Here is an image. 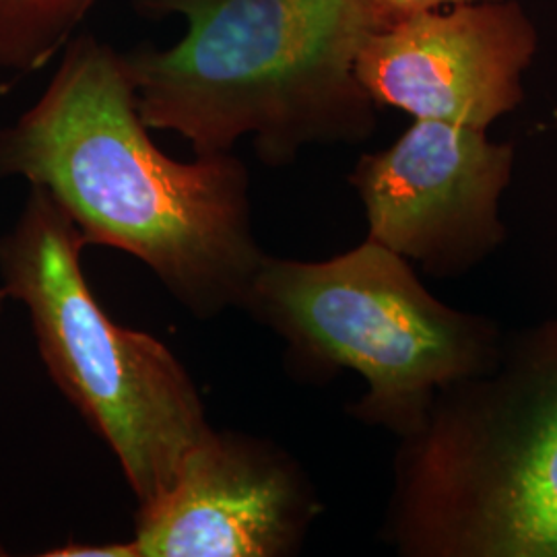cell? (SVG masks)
Returning <instances> with one entry per match:
<instances>
[{"label": "cell", "instance_id": "2", "mask_svg": "<svg viewBox=\"0 0 557 557\" xmlns=\"http://www.w3.org/2000/svg\"><path fill=\"white\" fill-rule=\"evenodd\" d=\"M140 15H178L170 48L124 52L140 119L188 140L195 156L250 139L269 168L310 145L361 143L379 106L356 73L376 32L363 0H135Z\"/></svg>", "mask_w": 557, "mask_h": 557}, {"label": "cell", "instance_id": "4", "mask_svg": "<svg viewBox=\"0 0 557 557\" xmlns=\"http://www.w3.org/2000/svg\"><path fill=\"white\" fill-rule=\"evenodd\" d=\"M242 310L285 341L301 379L359 374L351 418L398 440L418 432L440 391L492 368L506 335L444 304L409 260L368 238L329 260L264 255Z\"/></svg>", "mask_w": 557, "mask_h": 557}, {"label": "cell", "instance_id": "6", "mask_svg": "<svg viewBox=\"0 0 557 557\" xmlns=\"http://www.w3.org/2000/svg\"><path fill=\"white\" fill-rule=\"evenodd\" d=\"M515 172V147L487 131L416 120L391 147L359 158L349 184L368 239L413 260L432 277H458L508 238L499 202Z\"/></svg>", "mask_w": 557, "mask_h": 557}, {"label": "cell", "instance_id": "1", "mask_svg": "<svg viewBox=\"0 0 557 557\" xmlns=\"http://www.w3.org/2000/svg\"><path fill=\"white\" fill-rule=\"evenodd\" d=\"M149 131L122 52L83 34L38 101L0 128V178L46 188L85 246L140 260L197 319L242 310L267 255L246 165L234 153L174 160Z\"/></svg>", "mask_w": 557, "mask_h": 557}, {"label": "cell", "instance_id": "3", "mask_svg": "<svg viewBox=\"0 0 557 557\" xmlns=\"http://www.w3.org/2000/svg\"><path fill=\"white\" fill-rule=\"evenodd\" d=\"M382 539L403 557H557V314L506 333L398 440Z\"/></svg>", "mask_w": 557, "mask_h": 557}, {"label": "cell", "instance_id": "11", "mask_svg": "<svg viewBox=\"0 0 557 557\" xmlns=\"http://www.w3.org/2000/svg\"><path fill=\"white\" fill-rule=\"evenodd\" d=\"M46 557H139L137 545L133 539L128 541H110V543H79L69 541L50 552H44Z\"/></svg>", "mask_w": 557, "mask_h": 557}, {"label": "cell", "instance_id": "10", "mask_svg": "<svg viewBox=\"0 0 557 557\" xmlns=\"http://www.w3.org/2000/svg\"><path fill=\"white\" fill-rule=\"evenodd\" d=\"M363 2L376 25V32H380L421 13L438 11L442 7L473 4V2H485V0H363Z\"/></svg>", "mask_w": 557, "mask_h": 557}, {"label": "cell", "instance_id": "7", "mask_svg": "<svg viewBox=\"0 0 557 557\" xmlns=\"http://www.w3.org/2000/svg\"><path fill=\"white\" fill-rule=\"evenodd\" d=\"M320 512L314 485L287 450L211 425L174 483L140 504L131 539L139 557H289Z\"/></svg>", "mask_w": 557, "mask_h": 557}, {"label": "cell", "instance_id": "5", "mask_svg": "<svg viewBox=\"0 0 557 557\" xmlns=\"http://www.w3.org/2000/svg\"><path fill=\"white\" fill-rule=\"evenodd\" d=\"M77 225L41 186L0 238V287L27 310L60 393L119 458L140 504L174 483L211 428L184 363L160 338L114 322L87 283Z\"/></svg>", "mask_w": 557, "mask_h": 557}, {"label": "cell", "instance_id": "8", "mask_svg": "<svg viewBox=\"0 0 557 557\" xmlns=\"http://www.w3.org/2000/svg\"><path fill=\"white\" fill-rule=\"evenodd\" d=\"M537 46L518 2L485 0L374 32L356 73L379 108L487 131L524 100L522 75Z\"/></svg>", "mask_w": 557, "mask_h": 557}, {"label": "cell", "instance_id": "9", "mask_svg": "<svg viewBox=\"0 0 557 557\" xmlns=\"http://www.w3.org/2000/svg\"><path fill=\"white\" fill-rule=\"evenodd\" d=\"M96 0H0V69L32 73L73 40Z\"/></svg>", "mask_w": 557, "mask_h": 557}, {"label": "cell", "instance_id": "12", "mask_svg": "<svg viewBox=\"0 0 557 557\" xmlns=\"http://www.w3.org/2000/svg\"><path fill=\"white\" fill-rule=\"evenodd\" d=\"M7 301H9V298H7V294H4V292H2V287H0V319H2V312H4Z\"/></svg>", "mask_w": 557, "mask_h": 557}]
</instances>
